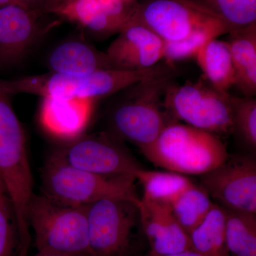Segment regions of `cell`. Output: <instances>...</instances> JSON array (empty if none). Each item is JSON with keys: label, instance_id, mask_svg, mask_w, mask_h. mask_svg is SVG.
<instances>
[{"label": "cell", "instance_id": "obj_13", "mask_svg": "<svg viewBox=\"0 0 256 256\" xmlns=\"http://www.w3.org/2000/svg\"><path fill=\"white\" fill-rule=\"evenodd\" d=\"M140 224L151 247L158 254L192 250L190 235L178 223L170 208L140 198Z\"/></svg>", "mask_w": 256, "mask_h": 256}, {"label": "cell", "instance_id": "obj_12", "mask_svg": "<svg viewBox=\"0 0 256 256\" xmlns=\"http://www.w3.org/2000/svg\"><path fill=\"white\" fill-rule=\"evenodd\" d=\"M41 14L18 2L0 8V70L18 63L35 43Z\"/></svg>", "mask_w": 256, "mask_h": 256}, {"label": "cell", "instance_id": "obj_9", "mask_svg": "<svg viewBox=\"0 0 256 256\" xmlns=\"http://www.w3.org/2000/svg\"><path fill=\"white\" fill-rule=\"evenodd\" d=\"M107 133L80 136L54 153L66 163L79 170L106 176H132L142 166L120 142Z\"/></svg>", "mask_w": 256, "mask_h": 256}, {"label": "cell", "instance_id": "obj_22", "mask_svg": "<svg viewBox=\"0 0 256 256\" xmlns=\"http://www.w3.org/2000/svg\"><path fill=\"white\" fill-rule=\"evenodd\" d=\"M58 14L76 22L98 37L117 34L100 0H72Z\"/></svg>", "mask_w": 256, "mask_h": 256}, {"label": "cell", "instance_id": "obj_28", "mask_svg": "<svg viewBox=\"0 0 256 256\" xmlns=\"http://www.w3.org/2000/svg\"><path fill=\"white\" fill-rule=\"evenodd\" d=\"M45 0H16L18 4L22 5L30 10L42 12V8Z\"/></svg>", "mask_w": 256, "mask_h": 256}, {"label": "cell", "instance_id": "obj_25", "mask_svg": "<svg viewBox=\"0 0 256 256\" xmlns=\"http://www.w3.org/2000/svg\"><path fill=\"white\" fill-rule=\"evenodd\" d=\"M214 33L202 32L195 34L182 41L164 42V58L166 63L173 64L194 58L197 52L207 42L212 38H218Z\"/></svg>", "mask_w": 256, "mask_h": 256}, {"label": "cell", "instance_id": "obj_17", "mask_svg": "<svg viewBox=\"0 0 256 256\" xmlns=\"http://www.w3.org/2000/svg\"><path fill=\"white\" fill-rule=\"evenodd\" d=\"M208 84L228 92L236 84L235 69L228 42L217 38L207 42L194 57Z\"/></svg>", "mask_w": 256, "mask_h": 256}, {"label": "cell", "instance_id": "obj_23", "mask_svg": "<svg viewBox=\"0 0 256 256\" xmlns=\"http://www.w3.org/2000/svg\"><path fill=\"white\" fill-rule=\"evenodd\" d=\"M220 18L230 31L256 23V0H192Z\"/></svg>", "mask_w": 256, "mask_h": 256}, {"label": "cell", "instance_id": "obj_10", "mask_svg": "<svg viewBox=\"0 0 256 256\" xmlns=\"http://www.w3.org/2000/svg\"><path fill=\"white\" fill-rule=\"evenodd\" d=\"M200 186L227 210L256 214V160L252 153L228 156L200 175Z\"/></svg>", "mask_w": 256, "mask_h": 256}, {"label": "cell", "instance_id": "obj_26", "mask_svg": "<svg viewBox=\"0 0 256 256\" xmlns=\"http://www.w3.org/2000/svg\"><path fill=\"white\" fill-rule=\"evenodd\" d=\"M16 236V224L11 204L6 194H0V256H14Z\"/></svg>", "mask_w": 256, "mask_h": 256}, {"label": "cell", "instance_id": "obj_4", "mask_svg": "<svg viewBox=\"0 0 256 256\" xmlns=\"http://www.w3.org/2000/svg\"><path fill=\"white\" fill-rule=\"evenodd\" d=\"M175 73L137 82L122 90L111 114L114 136L137 146H150L170 122L165 119L162 98Z\"/></svg>", "mask_w": 256, "mask_h": 256}, {"label": "cell", "instance_id": "obj_20", "mask_svg": "<svg viewBox=\"0 0 256 256\" xmlns=\"http://www.w3.org/2000/svg\"><path fill=\"white\" fill-rule=\"evenodd\" d=\"M224 210L226 216V240L229 255L256 256V214Z\"/></svg>", "mask_w": 256, "mask_h": 256}, {"label": "cell", "instance_id": "obj_16", "mask_svg": "<svg viewBox=\"0 0 256 256\" xmlns=\"http://www.w3.org/2000/svg\"><path fill=\"white\" fill-rule=\"evenodd\" d=\"M228 42L235 69L236 86L244 96L256 95V23L230 31Z\"/></svg>", "mask_w": 256, "mask_h": 256}, {"label": "cell", "instance_id": "obj_6", "mask_svg": "<svg viewBox=\"0 0 256 256\" xmlns=\"http://www.w3.org/2000/svg\"><path fill=\"white\" fill-rule=\"evenodd\" d=\"M131 21L146 26L164 42L182 41L202 32L218 36L230 32L216 15L192 0H142Z\"/></svg>", "mask_w": 256, "mask_h": 256}, {"label": "cell", "instance_id": "obj_30", "mask_svg": "<svg viewBox=\"0 0 256 256\" xmlns=\"http://www.w3.org/2000/svg\"><path fill=\"white\" fill-rule=\"evenodd\" d=\"M14 2H16V0H0V8H2L5 5Z\"/></svg>", "mask_w": 256, "mask_h": 256}, {"label": "cell", "instance_id": "obj_32", "mask_svg": "<svg viewBox=\"0 0 256 256\" xmlns=\"http://www.w3.org/2000/svg\"><path fill=\"white\" fill-rule=\"evenodd\" d=\"M0 194H6V192H5L4 184H3L1 178H0Z\"/></svg>", "mask_w": 256, "mask_h": 256}, {"label": "cell", "instance_id": "obj_8", "mask_svg": "<svg viewBox=\"0 0 256 256\" xmlns=\"http://www.w3.org/2000/svg\"><path fill=\"white\" fill-rule=\"evenodd\" d=\"M138 202L109 198L87 205L90 256L124 255L140 222Z\"/></svg>", "mask_w": 256, "mask_h": 256}, {"label": "cell", "instance_id": "obj_3", "mask_svg": "<svg viewBox=\"0 0 256 256\" xmlns=\"http://www.w3.org/2000/svg\"><path fill=\"white\" fill-rule=\"evenodd\" d=\"M28 220L38 252L90 256L87 205L66 204L34 194L28 205Z\"/></svg>", "mask_w": 256, "mask_h": 256}, {"label": "cell", "instance_id": "obj_24", "mask_svg": "<svg viewBox=\"0 0 256 256\" xmlns=\"http://www.w3.org/2000/svg\"><path fill=\"white\" fill-rule=\"evenodd\" d=\"M232 129L236 137L248 150H256V99L230 96Z\"/></svg>", "mask_w": 256, "mask_h": 256}, {"label": "cell", "instance_id": "obj_27", "mask_svg": "<svg viewBox=\"0 0 256 256\" xmlns=\"http://www.w3.org/2000/svg\"><path fill=\"white\" fill-rule=\"evenodd\" d=\"M72 0H45L42 8V12L56 13L63 9Z\"/></svg>", "mask_w": 256, "mask_h": 256}, {"label": "cell", "instance_id": "obj_14", "mask_svg": "<svg viewBox=\"0 0 256 256\" xmlns=\"http://www.w3.org/2000/svg\"><path fill=\"white\" fill-rule=\"evenodd\" d=\"M94 100L44 97L40 108L42 127L54 137L70 140L82 136L92 112Z\"/></svg>", "mask_w": 256, "mask_h": 256}, {"label": "cell", "instance_id": "obj_2", "mask_svg": "<svg viewBox=\"0 0 256 256\" xmlns=\"http://www.w3.org/2000/svg\"><path fill=\"white\" fill-rule=\"evenodd\" d=\"M140 150L156 166L200 176L222 164L229 156L216 134L174 122L168 124L152 144Z\"/></svg>", "mask_w": 256, "mask_h": 256}, {"label": "cell", "instance_id": "obj_15", "mask_svg": "<svg viewBox=\"0 0 256 256\" xmlns=\"http://www.w3.org/2000/svg\"><path fill=\"white\" fill-rule=\"evenodd\" d=\"M48 66L52 73L68 75H87L112 68L107 54L79 40L63 42L56 47L48 57Z\"/></svg>", "mask_w": 256, "mask_h": 256}, {"label": "cell", "instance_id": "obj_1", "mask_svg": "<svg viewBox=\"0 0 256 256\" xmlns=\"http://www.w3.org/2000/svg\"><path fill=\"white\" fill-rule=\"evenodd\" d=\"M162 74V67L158 64L140 70L105 69L87 75L50 72L14 80H0V85L10 96L25 94L42 98L95 100L118 94L137 82L158 78Z\"/></svg>", "mask_w": 256, "mask_h": 256}, {"label": "cell", "instance_id": "obj_29", "mask_svg": "<svg viewBox=\"0 0 256 256\" xmlns=\"http://www.w3.org/2000/svg\"><path fill=\"white\" fill-rule=\"evenodd\" d=\"M146 256H205L200 254V252H196V250H184V252H174V254H158L156 252H150Z\"/></svg>", "mask_w": 256, "mask_h": 256}, {"label": "cell", "instance_id": "obj_7", "mask_svg": "<svg viewBox=\"0 0 256 256\" xmlns=\"http://www.w3.org/2000/svg\"><path fill=\"white\" fill-rule=\"evenodd\" d=\"M163 106L175 118L213 134L232 132L230 95L203 82L170 84Z\"/></svg>", "mask_w": 256, "mask_h": 256}, {"label": "cell", "instance_id": "obj_21", "mask_svg": "<svg viewBox=\"0 0 256 256\" xmlns=\"http://www.w3.org/2000/svg\"><path fill=\"white\" fill-rule=\"evenodd\" d=\"M213 204L204 190L194 184L173 202L170 210L190 235L204 220Z\"/></svg>", "mask_w": 256, "mask_h": 256}, {"label": "cell", "instance_id": "obj_31", "mask_svg": "<svg viewBox=\"0 0 256 256\" xmlns=\"http://www.w3.org/2000/svg\"><path fill=\"white\" fill-rule=\"evenodd\" d=\"M67 256L63 255H57V254H40L38 252L36 256Z\"/></svg>", "mask_w": 256, "mask_h": 256}, {"label": "cell", "instance_id": "obj_5", "mask_svg": "<svg viewBox=\"0 0 256 256\" xmlns=\"http://www.w3.org/2000/svg\"><path fill=\"white\" fill-rule=\"evenodd\" d=\"M136 180L132 176H106L79 170L53 154L44 170L43 194L74 206H86L109 198L138 202Z\"/></svg>", "mask_w": 256, "mask_h": 256}, {"label": "cell", "instance_id": "obj_19", "mask_svg": "<svg viewBox=\"0 0 256 256\" xmlns=\"http://www.w3.org/2000/svg\"><path fill=\"white\" fill-rule=\"evenodd\" d=\"M226 230L225 210L214 204L204 220L190 234L192 248L205 256H230Z\"/></svg>", "mask_w": 256, "mask_h": 256}, {"label": "cell", "instance_id": "obj_11", "mask_svg": "<svg viewBox=\"0 0 256 256\" xmlns=\"http://www.w3.org/2000/svg\"><path fill=\"white\" fill-rule=\"evenodd\" d=\"M164 42L154 32L130 21L108 48L112 68L140 70L154 66L164 58Z\"/></svg>", "mask_w": 256, "mask_h": 256}, {"label": "cell", "instance_id": "obj_18", "mask_svg": "<svg viewBox=\"0 0 256 256\" xmlns=\"http://www.w3.org/2000/svg\"><path fill=\"white\" fill-rule=\"evenodd\" d=\"M136 180L143 190L142 200L154 202L170 208L185 190L194 184L190 178L173 172L140 170Z\"/></svg>", "mask_w": 256, "mask_h": 256}]
</instances>
